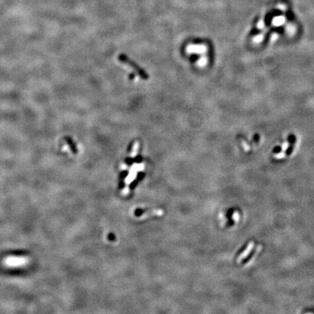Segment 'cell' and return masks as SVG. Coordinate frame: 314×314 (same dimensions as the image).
I'll return each instance as SVG.
<instances>
[{
  "instance_id": "cell-1",
  "label": "cell",
  "mask_w": 314,
  "mask_h": 314,
  "mask_svg": "<svg viewBox=\"0 0 314 314\" xmlns=\"http://www.w3.org/2000/svg\"><path fill=\"white\" fill-rule=\"evenodd\" d=\"M119 59L122 63H127V64H129L130 66H132V68L140 74V76H141L142 79H147L148 78H149V75L147 74V73H146V71H143L141 67H139L138 65H136V63H135L133 61H132V60L129 58H127L125 55H123V54L120 55L119 57Z\"/></svg>"
},
{
  "instance_id": "cell-2",
  "label": "cell",
  "mask_w": 314,
  "mask_h": 314,
  "mask_svg": "<svg viewBox=\"0 0 314 314\" xmlns=\"http://www.w3.org/2000/svg\"><path fill=\"white\" fill-rule=\"evenodd\" d=\"M164 215V211L161 209H155V210H150V211L146 212L143 213L141 215V216L140 217V220H143L146 219V218H150L151 216H162Z\"/></svg>"
},
{
  "instance_id": "cell-3",
  "label": "cell",
  "mask_w": 314,
  "mask_h": 314,
  "mask_svg": "<svg viewBox=\"0 0 314 314\" xmlns=\"http://www.w3.org/2000/svg\"><path fill=\"white\" fill-rule=\"evenodd\" d=\"M252 247H253V244H252V243H250L249 244V246L247 247V248L246 251L242 253V254L240 255V257H239V260H241L243 259V258L244 257H246L247 254H248V253L250 251H251V249H252Z\"/></svg>"
}]
</instances>
